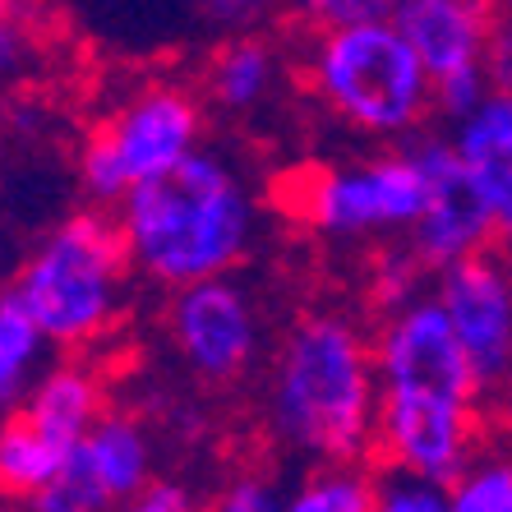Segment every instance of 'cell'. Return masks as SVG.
<instances>
[{
  "label": "cell",
  "mask_w": 512,
  "mask_h": 512,
  "mask_svg": "<svg viewBox=\"0 0 512 512\" xmlns=\"http://www.w3.org/2000/svg\"><path fill=\"white\" fill-rule=\"evenodd\" d=\"M374 365H379L374 457L453 480L480 453L489 402L434 291L379 314Z\"/></svg>",
  "instance_id": "obj_1"
},
{
  "label": "cell",
  "mask_w": 512,
  "mask_h": 512,
  "mask_svg": "<svg viewBox=\"0 0 512 512\" xmlns=\"http://www.w3.org/2000/svg\"><path fill=\"white\" fill-rule=\"evenodd\" d=\"M259 411L268 439L300 462L374 457V333L351 310H305L268 360Z\"/></svg>",
  "instance_id": "obj_2"
},
{
  "label": "cell",
  "mask_w": 512,
  "mask_h": 512,
  "mask_svg": "<svg viewBox=\"0 0 512 512\" xmlns=\"http://www.w3.org/2000/svg\"><path fill=\"white\" fill-rule=\"evenodd\" d=\"M116 217L134 273L157 291L236 273L263 231V203L250 176L208 143L167 176L125 194Z\"/></svg>",
  "instance_id": "obj_3"
},
{
  "label": "cell",
  "mask_w": 512,
  "mask_h": 512,
  "mask_svg": "<svg viewBox=\"0 0 512 512\" xmlns=\"http://www.w3.org/2000/svg\"><path fill=\"white\" fill-rule=\"evenodd\" d=\"M134 259L116 208L88 203L60 217L24 259L14 263L10 291L28 305L60 356H97L130 314Z\"/></svg>",
  "instance_id": "obj_4"
},
{
  "label": "cell",
  "mask_w": 512,
  "mask_h": 512,
  "mask_svg": "<svg viewBox=\"0 0 512 512\" xmlns=\"http://www.w3.org/2000/svg\"><path fill=\"white\" fill-rule=\"evenodd\" d=\"M300 84L323 116L370 143H406L434 120V74L393 19L310 28Z\"/></svg>",
  "instance_id": "obj_5"
},
{
  "label": "cell",
  "mask_w": 512,
  "mask_h": 512,
  "mask_svg": "<svg viewBox=\"0 0 512 512\" xmlns=\"http://www.w3.org/2000/svg\"><path fill=\"white\" fill-rule=\"evenodd\" d=\"M208 134V97L185 79H139L93 116L79 139V185L88 203L116 208L148 180L180 167Z\"/></svg>",
  "instance_id": "obj_6"
},
{
  "label": "cell",
  "mask_w": 512,
  "mask_h": 512,
  "mask_svg": "<svg viewBox=\"0 0 512 512\" xmlns=\"http://www.w3.org/2000/svg\"><path fill=\"white\" fill-rule=\"evenodd\" d=\"M425 190V167L406 139L383 143L365 157L300 167L296 176H286L282 203L310 236L360 250L411 236L425 208Z\"/></svg>",
  "instance_id": "obj_7"
},
{
  "label": "cell",
  "mask_w": 512,
  "mask_h": 512,
  "mask_svg": "<svg viewBox=\"0 0 512 512\" xmlns=\"http://www.w3.org/2000/svg\"><path fill=\"white\" fill-rule=\"evenodd\" d=\"M162 328H167V342L180 365L213 388H231L245 379L268 342L259 300L245 282H236V273L203 277V282L167 291Z\"/></svg>",
  "instance_id": "obj_8"
},
{
  "label": "cell",
  "mask_w": 512,
  "mask_h": 512,
  "mask_svg": "<svg viewBox=\"0 0 512 512\" xmlns=\"http://www.w3.org/2000/svg\"><path fill=\"white\" fill-rule=\"evenodd\" d=\"M157 476L153 434L130 411H102L79 448H74L65 476L42 494V512H97V508H134L148 480Z\"/></svg>",
  "instance_id": "obj_9"
},
{
  "label": "cell",
  "mask_w": 512,
  "mask_h": 512,
  "mask_svg": "<svg viewBox=\"0 0 512 512\" xmlns=\"http://www.w3.org/2000/svg\"><path fill=\"white\" fill-rule=\"evenodd\" d=\"M434 296L489 393L512 365V259L494 245L466 254L434 273Z\"/></svg>",
  "instance_id": "obj_10"
},
{
  "label": "cell",
  "mask_w": 512,
  "mask_h": 512,
  "mask_svg": "<svg viewBox=\"0 0 512 512\" xmlns=\"http://www.w3.org/2000/svg\"><path fill=\"white\" fill-rule=\"evenodd\" d=\"M420 167H425V208H420L416 227H411V250L439 273L448 263L466 259V254H480L494 245V231H489V213L476 194V180L462 167V157L453 148V134H434L420 130L411 139Z\"/></svg>",
  "instance_id": "obj_11"
},
{
  "label": "cell",
  "mask_w": 512,
  "mask_h": 512,
  "mask_svg": "<svg viewBox=\"0 0 512 512\" xmlns=\"http://www.w3.org/2000/svg\"><path fill=\"white\" fill-rule=\"evenodd\" d=\"M499 0H397L393 24L420 51L434 84L485 74V42Z\"/></svg>",
  "instance_id": "obj_12"
},
{
  "label": "cell",
  "mask_w": 512,
  "mask_h": 512,
  "mask_svg": "<svg viewBox=\"0 0 512 512\" xmlns=\"http://www.w3.org/2000/svg\"><path fill=\"white\" fill-rule=\"evenodd\" d=\"M462 167L476 180V194L489 213L494 250L512 259V93H489L476 111L448 125Z\"/></svg>",
  "instance_id": "obj_13"
},
{
  "label": "cell",
  "mask_w": 512,
  "mask_h": 512,
  "mask_svg": "<svg viewBox=\"0 0 512 512\" xmlns=\"http://www.w3.org/2000/svg\"><path fill=\"white\" fill-rule=\"evenodd\" d=\"M286 79V60L277 51V42H268L263 33H236L222 37L203 65V97L208 107L222 116H254L277 97Z\"/></svg>",
  "instance_id": "obj_14"
},
{
  "label": "cell",
  "mask_w": 512,
  "mask_h": 512,
  "mask_svg": "<svg viewBox=\"0 0 512 512\" xmlns=\"http://www.w3.org/2000/svg\"><path fill=\"white\" fill-rule=\"evenodd\" d=\"M79 443L51 434L42 420H33L24 406L0 416V503L37 508L42 494L65 476Z\"/></svg>",
  "instance_id": "obj_15"
},
{
  "label": "cell",
  "mask_w": 512,
  "mask_h": 512,
  "mask_svg": "<svg viewBox=\"0 0 512 512\" xmlns=\"http://www.w3.org/2000/svg\"><path fill=\"white\" fill-rule=\"evenodd\" d=\"M24 411L42 420L51 434L79 443L93 429V420L107 411V374L93 365V356L51 360L47 374L24 397Z\"/></svg>",
  "instance_id": "obj_16"
},
{
  "label": "cell",
  "mask_w": 512,
  "mask_h": 512,
  "mask_svg": "<svg viewBox=\"0 0 512 512\" xmlns=\"http://www.w3.org/2000/svg\"><path fill=\"white\" fill-rule=\"evenodd\" d=\"M51 351L56 346L42 333V323L5 286L0 291V416L14 411V406H24V397L33 393V383L47 374Z\"/></svg>",
  "instance_id": "obj_17"
},
{
  "label": "cell",
  "mask_w": 512,
  "mask_h": 512,
  "mask_svg": "<svg viewBox=\"0 0 512 512\" xmlns=\"http://www.w3.org/2000/svg\"><path fill=\"white\" fill-rule=\"evenodd\" d=\"M286 512H374V457L310 462L291 485Z\"/></svg>",
  "instance_id": "obj_18"
},
{
  "label": "cell",
  "mask_w": 512,
  "mask_h": 512,
  "mask_svg": "<svg viewBox=\"0 0 512 512\" xmlns=\"http://www.w3.org/2000/svg\"><path fill=\"white\" fill-rule=\"evenodd\" d=\"M365 291H370L374 310L388 314V310H397V305H406V300L434 291V268L411 250V240H388V245H374Z\"/></svg>",
  "instance_id": "obj_19"
},
{
  "label": "cell",
  "mask_w": 512,
  "mask_h": 512,
  "mask_svg": "<svg viewBox=\"0 0 512 512\" xmlns=\"http://www.w3.org/2000/svg\"><path fill=\"white\" fill-rule=\"evenodd\" d=\"M448 499L457 512H512V453L480 448L448 480Z\"/></svg>",
  "instance_id": "obj_20"
},
{
  "label": "cell",
  "mask_w": 512,
  "mask_h": 512,
  "mask_svg": "<svg viewBox=\"0 0 512 512\" xmlns=\"http://www.w3.org/2000/svg\"><path fill=\"white\" fill-rule=\"evenodd\" d=\"M448 480L374 457V512H448Z\"/></svg>",
  "instance_id": "obj_21"
},
{
  "label": "cell",
  "mask_w": 512,
  "mask_h": 512,
  "mask_svg": "<svg viewBox=\"0 0 512 512\" xmlns=\"http://www.w3.org/2000/svg\"><path fill=\"white\" fill-rule=\"evenodd\" d=\"M286 499H291V494H286L282 480L268 476V471L245 466V471H236V476L213 494V508H222V512H282Z\"/></svg>",
  "instance_id": "obj_22"
},
{
  "label": "cell",
  "mask_w": 512,
  "mask_h": 512,
  "mask_svg": "<svg viewBox=\"0 0 512 512\" xmlns=\"http://www.w3.org/2000/svg\"><path fill=\"white\" fill-rule=\"evenodd\" d=\"M190 10L208 33L236 37V33H263L277 10V0H190Z\"/></svg>",
  "instance_id": "obj_23"
},
{
  "label": "cell",
  "mask_w": 512,
  "mask_h": 512,
  "mask_svg": "<svg viewBox=\"0 0 512 512\" xmlns=\"http://www.w3.org/2000/svg\"><path fill=\"white\" fill-rule=\"evenodd\" d=\"M33 60H37L33 14L10 5V0H0V84L24 79Z\"/></svg>",
  "instance_id": "obj_24"
},
{
  "label": "cell",
  "mask_w": 512,
  "mask_h": 512,
  "mask_svg": "<svg viewBox=\"0 0 512 512\" xmlns=\"http://www.w3.org/2000/svg\"><path fill=\"white\" fill-rule=\"evenodd\" d=\"M397 0H291V10L305 28H346L370 24V19H393Z\"/></svg>",
  "instance_id": "obj_25"
},
{
  "label": "cell",
  "mask_w": 512,
  "mask_h": 512,
  "mask_svg": "<svg viewBox=\"0 0 512 512\" xmlns=\"http://www.w3.org/2000/svg\"><path fill=\"white\" fill-rule=\"evenodd\" d=\"M485 79L494 93H512V0H499L485 42Z\"/></svg>",
  "instance_id": "obj_26"
},
{
  "label": "cell",
  "mask_w": 512,
  "mask_h": 512,
  "mask_svg": "<svg viewBox=\"0 0 512 512\" xmlns=\"http://www.w3.org/2000/svg\"><path fill=\"white\" fill-rule=\"evenodd\" d=\"M134 508L139 512H190V508H199V499H194V489L185 485V480L153 476L148 489L134 499Z\"/></svg>",
  "instance_id": "obj_27"
},
{
  "label": "cell",
  "mask_w": 512,
  "mask_h": 512,
  "mask_svg": "<svg viewBox=\"0 0 512 512\" xmlns=\"http://www.w3.org/2000/svg\"><path fill=\"white\" fill-rule=\"evenodd\" d=\"M485 402H489V416H499V420H508V425H512V365L494 383H489Z\"/></svg>",
  "instance_id": "obj_28"
},
{
  "label": "cell",
  "mask_w": 512,
  "mask_h": 512,
  "mask_svg": "<svg viewBox=\"0 0 512 512\" xmlns=\"http://www.w3.org/2000/svg\"><path fill=\"white\" fill-rule=\"evenodd\" d=\"M5 273H10V245H5V236H0V282H5Z\"/></svg>",
  "instance_id": "obj_29"
},
{
  "label": "cell",
  "mask_w": 512,
  "mask_h": 512,
  "mask_svg": "<svg viewBox=\"0 0 512 512\" xmlns=\"http://www.w3.org/2000/svg\"><path fill=\"white\" fill-rule=\"evenodd\" d=\"M10 5H19V10H28V14H37V10H42V5H47V0H10Z\"/></svg>",
  "instance_id": "obj_30"
}]
</instances>
